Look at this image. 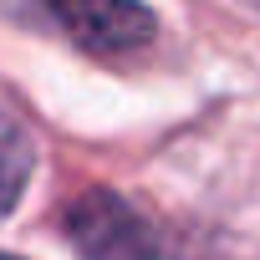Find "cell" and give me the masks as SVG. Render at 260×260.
Segmentation results:
<instances>
[{"mask_svg": "<svg viewBox=\"0 0 260 260\" xmlns=\"http://www.w3.org/2000/svg\"><path fill=\"white\" fill-rule=\"evenodd\" d=\"M0 260H16V255H0Z\"/></svg>", "mask_w": 260, "mask_h": 260, "instance_id": "cell-4", "label": "cell"}, {"mask_svg": "<svg viewBox=\"0 0 260 260\" xmlns=\"http://www.w3.org/2000/svg\"><path fill=\"white\" fill-rule=\"evenodd\" d=\"M31 169H36L31 133H26L11 112H0V214L21 204V194L31 184Z\"/></svg>", "mask_w": 260, "mask_h": 260, "instance_id": "cell-3", "label": "cell"}, {"mask_svg": "<svg viewBox=\"0 0 260 260\" xmlns=\"http://www.w3.org/2000/svg\"><path fill=\"white\" fill-rule=\"evenodd\" d=\"M41 11L92 56H127L153 41V11L138 0H41Z\"/></svg>", "mask_w": 260, "mask_h": 260, "instance_id": "cell-2", "label": "cell"}, {"mask_svg": "<svg viewBox=\"0 0 260 260\" xmlns=\"http://www.w3.org/2000/svg\"><path fill=\"white\" fill-rule=\"evenodd\" d=\"M67 240L82 260H164L153 224L112 189H87L67 204Z\"/></svg>", "mask_w": 260, "mask_h": 260, "instance_id": "cell-1", "label": "cell"}]
</instances>
